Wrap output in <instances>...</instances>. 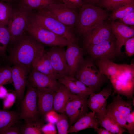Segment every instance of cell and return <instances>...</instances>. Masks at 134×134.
I'll return each mask as SVG.
<instances>
[{
    "instance_id": "obj_1",
    "label": "cell",
    "mask_w": 134,
    "mask_h": 134,
    "mask_svg": "<svg viewBox=\"0 0 134 134\" xmlns=\"http://www.w3.org/2000/svg\"><path fill=\"white\" fill-rule=\"evenodd\" d=\"M7 50L9 54L7 60L13 64L24 66L29 69L34 60L45 52L43 44L26 32L17 43Z\"/></svg>"
},
{
    "instance_id": "obj_2",
    "label": "cell",
    "mask_w": 134,
    "mask_h": 134,
    "mask_svg": "<svg viewBox=\"0 0 134 134\" xmlns=\"http://www.w3.org/2000/svg\"><path fill=\"white\" fill-rule=\"evenodd\" d=\"M79 8L75 27L79 34L84 37L104 22L109 16L106 10L93 5L83 3Z\"/></svg>"
},
{
    "instance_id": "obj_3",
    "label": "cell",
    "mask_w": 134,
    "mask_h": 134,
    "mask_svg": "<svg viewBox=\"0 0 134 134\" xmlns=\"http://www.w3.org/2000/svg\"><path fill=\"white\" fill-rule=\"evenodd\" d=\"M33 11L14 3L7 26L11 37L9 45H14L22 37L31 22Z\"/></svg>"
},
{
    "instance_id": "obj_4",
    "label": "cell",
    "mask_w": 134,
    "mask_h": 134,
    "mask_svg": "<svg viewBox=\"0 0 134 134\" xmlns=\"http://www.w3.org/2000/svg\"><path fill=\"white\" fill-rule=\"evenodd\" d=\"M74 77L94 90L99 91L109 79L101 73L92 60L84 59L78 67Z\"/></svg>"
},
{
    "instance_id": "obj_5",
    "label": "cell",
    "mask_w": 134,
    "mask_h": 134,
    "mask_svg": "<svg viewBox=\"0 0 134 134\" xmlns=\"http://www.w3.org/2000/svg\"><path fill=\"white\" fill-rule=\"evenodd\" d=\"M115 94L126 96L129 100L133 98L134 91V64H124L123 67L109 79Z\"/></svg>"
},
{
    "instance_id": "obj_6",
    "label": "cell",
    "mask_w": 134,
    "mask_h": 134,
    "mask_svg": "<svg viewBox=\"0 0 134 134\" xmlns=\"http://www.w3.org/2000/svg\"><path fill=\"white\" fill-rule=\"evenodd\" d=\"M33 12V19L36 22L57 35L76 43L72 29L61 22L44 9H38Z\"/></svg>"
},
{
    "instance_id": "obj_7",
    "label": "cell",
    "mask_w": 134,
    "mask_h": 134,
    "mask_svg": "<svg viewBox=\"0 0 134 134\" xmlns=\"http://www.w3.org/2000/svg\"><path fill=\"white\" fill-rule=\"evenodd\" d=\"M26 32L43 44L63 47L68 44V40L66 38L47 29L35 21L33 18Z\"/></svg>"
},
{
    "instance_id": "obj_8",
    "label": "cell",
    "mask_w": 134,
    "mask_h": 134,
    "mask_svg": "<svg viewBox=\"0 0 134 134\" xmlns=\"http://www.w3.org/2000/svg\"><path fill=\"white\" fill-rule=\"evenodd\" d=\"M26 95L20 102L21 111L19 120L23 119L28 123L38 119L39 112L37 105L36 90L27 80Z\"/></svg>"
},
{
    "instance_id": "obj_9",
    "label": "cell",
    "mask_w": 134,
    "mask_h": 134,
    "mask_svg": "<svg viewBox=\"0 0 134 134\" xmlns=\"http://www.w3.org/2000/svg\"><path fill=\"white\" fill-rule=\"evenodd\" d=\"M42 9L71 29L75 26L78 13L77 9L70 8L59 2Z\"/></svg>"
},
{
    "instance_id": "obj_10",
    "label": "cell",
    "mask_w": 134,
    "mask_h": 134,
    "mask_svg": "<svg viewBox=\"0 0 134 134\" xmlns=\"http://www.w3.org/2000/svg\"><path fill=\"white\" fill-rule=\"evenodd\" d=\"M85 49L93 59L106 58L112 60L122 53L118 49L115 37L89 46Z\"/></svg>"
},
{
    "instance_id": "obj_11",
    "label": "cell",
    "mask_w": 134,
    "mask_h": 134,
    "mask_svg": "<svg viewBox=\"0 0 134 134\" xmlns=\"http://www.w3.org/2000/svg\"><path fill=\"white\" fill-rule=\"evenodd\" d=\"M87 98L73 94L68 100L64 113L68 118L69 127L89 112L87 103Z\"/></svg>"
},
{
    "instance_id": "obj_12",
    "label": "cell",
    "mask_w": 134,
    "mask_h": 134,
    "mask_svg": "<svg viewBox=\"0 0 134 134\" xmlns=\"http://www.w3.org/2000/svg\"><path fill=\"white\" fill-rule=\"evenodd\" d=\"M27 80L34 88L46 89L55 92L61 83L55 78L31 68L27 76Z\"/></svg>"
},
{
    "instance_id": "obj_13",
    "label": "cell",
    "mask_w": 134,
    "mask_h": 134,
    "mask_svg": "<svg viewBox=\"0 0 134 134\" xmlns=\"http://www.w3.org/2000/svg\"><path fill=\"white\" fill-rule=\"evenodd\" d=\"M115 37L108 23L104 22L90 31L84 37L83 47L85 49L90 45Z\"/></svg>"
},
{
    "instance_id": "obj_14",
    "label": "cell",
    "mask_w": 134,
    "mask_h": 134,
    "mask_svg": "<svg viewBox=\"0 0 134 134\" xmlns=\"http://www.w3.org/2000/svg\"><path fill=\"white\" fill-rule=\"evenodd\" d=\"M12 68V79L14 84L17 104L24 97L27 78L30 69L23 65L15 64Z\"/></svg>"
},
{
    "instance_id": "obj_15",
    "label": "cell",
    "mask_w": 134,
    "mask_h": 134,
    "mask_svg": "<svg viewBox=\"0 0 134 134\" xmlns=\"http://www.w3.org/2000/svg\"><path fill=\"white\" fill-rule=\"evenodd\" d=\"M45 53L50 60L54 70L59 78L64 76H69L65 51L63 47L52 46Z\"/></svg>"
},
{
    "instance_id": "obj_16",
    "label": "cell",
    "mask_w": 134,
    "mask_h": 134,
    "mask_svg": "<svg viewBox=\"0 0 134 134\" xmlns=\"http://www.w3.org/2000/svg\"><path fill=\"white\" fill-rule=\"evenodd\" d=\"M65 51V56L68 67L69 76L74 77L80 64L84 59V48L81 47L76 43L68 41Z\"/></svg>"
},
{
    "instance_id": "obj_17",
    "label": "cell",
    "mask_w": 134,
    "mask_h": 134,
    "mask_svg": "<svg viewBox=\"0 0 134 134\" xmlns=\"http://www.w3.org/2000/svg\"><path fill=\"white\" fill-rule=\"evenodd\" d=\"M112 90L111 87L108 86L99 93L91 94L87 101L88 107L95 112H106L107 100Z\"/></svg>"
},
{
    "instance_id": "obj_18",
    "label": "cell",
    "mask_w": 134,
    "mask_h": 134,
    "mask_svg": "<svg viewBox=\"0 0 134 134\" xmlns=\"http://www.w3.org/2000/svg\"><path fill=\"white\" fill-rule=\"evenodd\" d=\"M112 32L116 39L117 44L119 51L124 45L126 41L134 36V27H131L122 23L110 21L108 23Z\"/></svg>"
},
{
    "instance_id": "obj_19",
    "label": "cell",
    "mask_w": 134,
    "mask_h": 134,
    "mask_svg": "<svg viewBox=\"0 0 134 134\" xmlns=\"http://www.w3.org/2000/svg\"><path fill=\"white\" fill-rule=\"evenodd\" d=\"M37 95V105L39 113L44 116L53 109L55 92L46 89L35 88Z\"/></svg>"
},
{
    "instance_id": "obj_20",
    "label": "cell",
    "mask_w": 134,
    "mask_h": 134,
    "mask_svg": "<svg viewBox=\"0 0 134 134\" xmlns=\"http://www.w3.org/2000/svg\"><path fill=\"white\" fill-rule=\"evenodd\" d=\"M94 111L90 112L80 118L68 128V133L76 132L87 128L94 129L99 125Z\"/></svg>"
},
{
    "instance_id": "obj_21",
    "label": "cell",
    "mask_w": 134,
    "mask_h": 134,
    "mask_svg": "<svg viewBox=\"0 0 134 134\" xmlns=\"http://www.w3.org/2000/svg\"><path fill=\"white\" fill-rule=\"evenodd\" d=\"M31 68L57 79L59 78L54 70L48 56L45 52L34 60L32 64Z\"/></svg>"
},
{
    "instance_id": "obj_22",
    "label": "cell",
    "mask_w": 134,
    "mask_h": 134,
    "mask_svg": "<svg viewBox=\"0 0 134 134\" xmlns=\"http://www.w3.org/2000/svg\"><path fill=\"white\" fill-rule=\"evenodd\" d=\"M73 94L64 85L61 84L58 89L55 92L53 110L60 113H64L66 104Z\"/></svg>"
},
{
    "instance_id": "obj_23",
    "label": "cell",
    "mask_w": 134,
    "mask_h": 134,
    "mask_svg": "<svg viewBox=\"0 0 134 134\" xmlns=\"http://www.w3.org/2000/svg\"><path fill=\"white\" fill-rule=\"evenodd\" d=\"M95 64L99 71L109 79L123 67L124 64H118L112 60L106 58L98 59Z\"/></svg>"
},
{
    "instance_id": "obj_24",
    "label": "cell",
    "mask_w": 134,
    "mask_h": 134,
    "mask_svg": "<svg viewBox=\"0 0 134 134\" xmlns=\"http://www.w3.org/2000/svg\"><path fill=\"white\" fill-rule=\"evenodd\" d=\"M95 114L101 127L112 134H122L128 131L115 123L107 114L106 112H95Z\"/></svg>"
},
{
    "instance_id": "obj_25",
    "label": "cell",
    "mask_w": 134,
    "mask_h": 134,
    "mask_svg": "<svg viewBox=\"0 0 134 134\" xmlns=\"http://www.w3.org/2000/svg\"><path fill=\"white\" fill-rule=\"evenodd\" d=\"M19 113L16 110L0 109V132L17 123L19 120Z\"/></svg>"
},
{
    "instance_id": "obj_26",
    "label": "cell",
    "mask_w": 134,
    "mask_h": 134,
    "mask_svg": "<svg viewBox=\"0 0 134 134\" xmlns=\"http://www.w3.org/2000/svg\"><path fill=\"white\" fill-rule=\"evenodd\" d=\"M59 2L58 0H17L15 3L27 9L33 10L44 9Z\"/></svg>"
},
{
    "instance_id": "obj_27",
    "label": "cell",
    "mask_w": 134,
    "mask_h": 134,
    "mask_svg": "<svg viewBox=\"0 0 134 134\" xmlns=\"http://www.w3.org/2000/svg\"><path fill=\"white\" fill-rule=\"evenodd\" d=\"M131 100L125 101L123 99L119 94L113 97L112 102L109 105L121 113L125 118L133 111Z\"/></svg>"
},
{
    "instance_id": "obj_28",
    "label": "cell",
    "mask_w": 134,
    "mask_h": 134,
    "mask_svg": "<svg viewBox=\"0 0 134 134\" xmlns=\"http://www.w3.org/2000/svg\"><path fill=\"white\" fill-rule=\"evenodd\" d=\"M109 19L114 21L121 19L134 11V1H130L123 4L113 9Z\"/></svg>"
},
{
    "instance_id": "obj_29",
    "label": "cell",
    "mask_w": 134,
    "mask_h": 134,
    "mask_svg": "<svg viewBox=\"0 0 134 134\" xmlns=\"http://www.w3.org/2000/svg\"><path fill=\"white\" fill-rule=\"evenodd\" d=\"M106 113L115 123L127 130L129 133L134 134L125 117L121 113L108 105L106 107Z\"/></svg>"
},
{
    "instance_id": "obj_30",
    "label": "cell",
    "mask_w": 134,
    "mask_h": 134,
    "mask_svg": "<svg viewBox=\"0 0 134 134\" xmlns=\"http://www.w3.org/2000/svg\"><path fill=\"white\" fill-rule=\"evenodd\" d=\"M10 39V34L7 26H0V57L6 60L8 56L6 51Z\"/></svg>"
},
{
    "instance_id": "obj_31",
    "label": "cell",
    "mask_w": 134,
    "mask_h": 134,
    "mask_svg": "<svg viewBox=\"0 0 134 134\" xmlns=\"http://www.w3.org/2000/svg\"><path fill=\"white\" fill-rule=\"evenodd\" d=\"M43 123L38 119L31 122L26 123L20 127L21 134H42V128Z\"/></svg>"
},
{
    "instance_id": "obj_32",
    "label": "cell",
    "mask_w": 134,
    "mask_h": 134,
    "mask_svg": "<svg viewBox=\"0 0 134 134\" xmlns=\"http://www.w3.org/2000/svg\"><path fill=\"white\" fill-rule=\"evenodd\" d=\"M14 3L0 0V26H7Z\"/></svg>"
},
{
    "instance_id": "obj_33",
    "label": "cell",
    "mask_w": 134,
    "mask_h": 134,
    "mask_svg": "<svg viewBox=\"0 0 134 134\" xmlns=\"http://www.w3.org/2000/svg\"><path fill=\"white\" fill-rule=\"evenodd\" d=\"M57 80L60 83L64 85L71 93L83 98L88 97L85 96L80 91L70 77L63 76Z\"/></svg>"
},
{
    "instance_id": "obj_34",
    "label": "cell",
    "mask_w": 134,
    "mask_h": 134,
    "mask_svg": "<svg viewBox=\"0 0 134 134\" xmlns=\"http://www.w3.org/2000/svg\"><path fill=\"white\" fill-rule=\"evenodd\" d=\"M12 68L9 65L0 66V86L12 83Z\"/></svg>"
},
{
    "instance_id": "obj_35",
    "label": "cell",
    "mask_w": 134,
    "mask_h": 134,
    "mask_svg": "<svg viewBox=\"0 0 134 134\" xmlns=\"http://www.w3.org/2000/svg\"><path fill=\"white\" fill-rule=\"evenodd\" d=\"M68 117L64 113L59 114L56 125L58 134H67L69 128Z\"/></svg>"
},
{
    "instance_id": "obj_36",
    "label": "cell",
    "mask_w": 134,
    "mask_h": 134,
    "mask_svg": "<svg viewBox=\"0 0 134 134\" xmlns=\"http://www.w3.org/2000/svg\"><path fill=\"white\" fill-rule=\"evenodd\" d=\"M134 0H100V7L106 9L107 11H112L120 5Z\"/></svg>"
},
{
    "instance_id": "obj_37",
    "label": "cell",
    "mask_w": 134,
    "mask_h": 134,
    "mask_svg": "<svg viewBox=\"0 0 134 134\" xmlns=\"http://www.w3.org/2000/svg\"><path fill=\"white\" fill-rule=\"evenodd\" d=\"M81 92L85 96L88 97L91 94L94 93L93 90L90 88L74 77H70Z\"/></svg>"
},
{
    "instance_id": "obj_38",
    "label": "cell",
    "mask_w": 134,
    "mask_h": 134,
    "mask_svg": "<svg viewBox=\"0 0 134 134\" xmlns=\"http://www.w3.org/2000/svg\"><path fill=\"white\" fill-rule=\"evenodd\" d=\"M60 2L68 7L74 9L80 7L83 3V0H58Z\"/></svg>"
},
{
    "instance_id": "obj_39",
    "label": "cell",
    "mask_w": 134,
    "mask_h": 134,
    "mask_svg": "<svg viewBox=\"0 0 134 134\" xmlns=\"http://www.w3.org/2000/svg\"><path fill=\"white\" fill-rule=\"evenodd\" d=\"M125 52L126 55L129 56L134 54V37L133 36L128 39L124 45Z\"/></svg>"
},
{
    "instance_id": "obj_40",
    "label": "cell",
    "mask_w": 134,
    "mask_h": 134,
    "mask_svg": "<svg viewBox=\"0 0 134 134\" xmlns=\"http://www.w3.org/2000/svg\"><path fill=\"white\" fill-rule=\"evenodd\" d=\"M116 21L131 27H134V11L121 19L117 20Z\"/></svg>"
},
{
    "instance_id": "obj_41",
    "label": "cell",
    "mask_w": 134,
    "mask_h": 134,
    "mask_svg": "<svg viewBox=\"0 0 134 134\" xmlns=\"http://www.w3.org/2000/svg\"><path fill=\"white\" fill-rule=\"evenodd\" d=\"M16 95L11 93H8L5 98L4 99L3 102V109L5 110L12 106L15 102Z\"/></svg>"
},
{
    "instance_id": "obj_42",
    "label": "cell",
    "mask_w": 134,
    "mask_h": 134,
    "mask_svg": "<svg viewBox=\"0 0 134 134\" xmlns=\"http://www.w3.org/2000/svg\"><path fill=\"white\" fill-rule=\"evenodd\" d=\"M45 119L48 123H56L59 117V114L53 109L47 113L44 116Z\"/></svg>"
},
{
    "instance_id": "obj_43",
    "label": "cell",
    "mask_w": 134,
    "mask_h": 134,
    "mask_svg": "<svg viewBox=\"0 0 134 134\" xmlns=\"http://www.w3.org/2000/svg\"><path fill=\"white\" fill-rule=\"evenodd\" d=\"M41 130L43 134H55L57 133L54 124L50 123L43 125Z\"/></svg>"
},
{
    "instance_id": "obj_44",
    "label": "cell",
    "mask_w": 134,
    "mask_h": 134,
    "mask_svg": "<svg viewBox=\"0 0 134 134\" xmlns=\"http://www.w3.org/2000/svg\"><path fill=\"white\" fill-rule=\"evenodd\" d=\"M21 134L20 129L14 125L8 127L0 132V134Z\"/></svg>"
},
{
    "instance_id": "obj_45",
    "label": "cell",
    "mask_w": 134,
    "mask_h": 134,
    "mask_svg": "<svg viewBox=\"0 0 134 134\" xmlns=\"http://www.w3.org/2000/svg\"><path fill=\"white\" fill-rule=\"evenodd\" d=\"M94 130L98 134H112L110 131L104 128L97 127Z\"/></svg>"
},
{
    "instance_id": "obj_46",
    "label": "cell",
    "mask_w": 134,
    "mask_h": 134,
    "mask_svg": "<svg viewBox=\"0 0 134 134\" xmlns=\"http://www.w3.org/2000/svg\"><path fill=\"white\" fill-rule=\"evenodd\" d=\"M8 94L7 90L3 86H0V99H4Z\"/></svg>"
},
{
    "instance_id": "obj_47",
    "label": "cell",
    "mask_w": 134,
    "mask_h": 134,
    "mask_svg": "<svg viewBox=\"0 0 134 134\" xmlns=\"http://www.w3.org/2000/svg\"><path fill=\"white\" fill-rule=\"evenodd\" d=\"M84 3L94 5L96 3H99L100 0H84Z\"/></svg>"
},
{
    "instance_id": "obj_48",
    "label": "cell",
    "mask_w": 134,
    "mask_h": 134,
    "mask_svg": "<svg viewBox=\"0 0 134 134\" xmlns=\"http://www.w3.org/2000/svg\"><path fill=\"white\" fill-rule=\"evenodd\" d=\"M0 0L11 3H15L17 0Z\"/></svg>"
},
{
    "instance_id": "obj_49",
    "label": "cell",
    "mask_w": 134,
    "mask_h": 134,
    "mask_svg": "<svg viewBox=\"0 0 134 134\" xmlns=\"http://www.w3.org/2000/svg\"></svg>"
}]
</instances>
